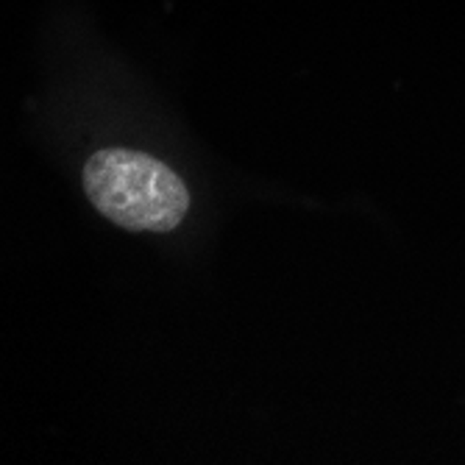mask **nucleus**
<instances>
[{"label":"nucleus","mask_w":465,"mask_h":465,"mask_svg":"<svg viewBox=\"0 0 465 465\" xmlns=\"http://www.w3.org/2000/svg\"><path fill=\"white\" fill-rule=\"evenodd\" d=\"M84 193L129 232H173L190 209L187 184L164 162L129 148H106L84 164Z\"/></svg>","instance_id":"1"}]
</instances>
